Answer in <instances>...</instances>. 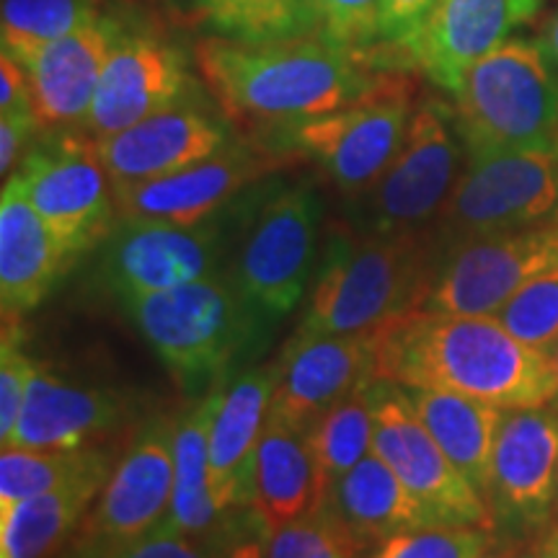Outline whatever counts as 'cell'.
Returning a JSON list of instances; mask_svg holds the SVG:
<instances>
[{
  "label": "cell",
  "instance_id": "cell-1",
  "mask_svg": "<svg viewBox=\"0 0 558 558\" xmlns=\"http://www.w3.org/2000/svg\"><path fill=\"white\" fill-rule=\"evenodd\" d=\"M375 380L471 396L505 411L543 409L558 383L548 354L494 316L409 311L375 329Z\"/></svg>",
  "mask_w": 558,
  "mask_h": 558
},
{
  "label": "cell",
  "instance_id": "cell-2",
  "mask_svg": "<svg viewBox=\"0 0 558 558\" xmlns=\"http://www.w3.org/2000/svg\"><path fill=\"white\" fill-rule=\"evenodd\" d=\"M202 81L228 120L243 128L284 130L352 107L388 75L320 37L246 41L202 39L194 47Z\"/></svg>",
  "mask_w": 558,
  "mask_h": 558
},
{
  "label": "cell",
  "instance_id": "cell-3",
  "mask_svg": "<svg viewBox=\"0 0 558 558\" xmlns=\"http://www.w3.org/2000/svg\"><path fill=\"white\" fill-rule=\"evenodd\" d=\"M432 254L429 230L393 235L333 230L295 333H369L422 308L435 275Z\"/></svg>",
  "mask_w": 558,
  "mask_h": 558
},
{
  "label": "cell",
  "instance_id": "cell-4",
  "mask_svg": "<svg viewBox=\"0 0 558 558\" xmlns=\"http://www.w3.org/2000/svg\"><path fill=\"white\" fill-rule=\"evenodd\" d=\"M452 99L469 158L558 148V70L538 41H501L465 70Z\"/></svg>",
  "mask_w": 558,
  "mask_h": 558
},
{
  "label": "cell",
  "instance_id": "cell-5",
  "mask_svg": "<svg viewBox=\"0 0 558 558\" xmlns=\"http://www.w3.org/2000/svg\"><path fill=\"white\" fill-rule=\"evenodd\" d=\"M124 311L173 380L186 390L213 388L259 337L264 318L230 277L124 300Z\"/></svg>",
  "mask_w": 558,
  "mask_h": 558
},
{
  "label": "cell",
  "instance_id": "cell-6",
  "mask_svg": "<svg viewBox=\"0 0 558 558\" xmlns=\"http://www.w3.org/2000/svg\"><path fill=\"white\" fill-rule=\"evenodd\" d=\"M320 218L324 202L305 179L259 186L241 205L228 277L264 318L288 316L308 292Z\"/></svg>",
  "mask_w": 558,
  "mask_h": 558
},
{
  "label": "cell",
  "instance_id": "cell-7",
  "mask_svg": "<svg viewBox=\"0 0 558 558\" xmlns=\"http://www.w3.org/2000/svg\"><path fill=\"white\" fill-rule=\"evenodd\" d=\"M411 114V83L388 75L378 90L352 107L277 130L271 148L313 160L333 190L357 202L399 153Z\"/></svg>",
  "mask_w": 558,
  "mask_h": 558
},
{
  "label": "cell",
  "instance_id": "cell-8",
  "mask_svg": "<svg viewBox=\"0 0 558 558\" xmlns=\"http://www.w3.org/2000/svg\"><path fill=\"white\" fill-rule=\"evenodd\" d=\"M558 209V148L469 158L448 202L432 222L437 251L488 235L514 233Z\"/></svg>",
  "mask_w": 558,
  "mask_h": 558
},
{
  "label": "cell",
  "instance_id": "cell-9",
  "mask_svg": "<svg viewBox=\"0 0 558 558\" xmlns=\"http://www.w3.org/2000/svg\"><path fill=\"white\" fill-rule=\"evenodd\" d=\"M11 177L73 262L117 228L114 184L86 132L54 130L32 145Z\"/></svg>",
  "mask_w": 558,
  "mask_h": 558
},
{
  "label": "cell",
  "instance_id": "cell-10",
  "mask_svg": "<svg viewBox=\"0 0 558 558\" xmlns=\"http://www.w3.org/2000/svg\"><path fill=\"white\" fill-rule=\"evenodd\" d=\"M463 143L452 109L422 101L411 114L399 153L365 197L357 199L365 233H424L460 179Z\"/></svg>",
  "mask_w": 558,
  "mask_h": 558
},
{
  "label": "cell",
  "instance_id": "cell-11",
  "mask_svg": "<svg viewBox=\"0 0 558 558\" xmlns=\"http://www.w3.org/2000/svg\"><path fill=\"white\" fill-rule=\"evenodd\" d=\"M173 418L153 416L135 432L70 541L68 558H109L166 520L173 497Z\"/></svg>",
  "mask_w": 558,
  "mask_h": 558
},
{
  "label": "cell",
  "instance_id": "cell-12",
  "mask_svg": "<svg viewBox=\"0 0 558 558\" xmlns=\"http://www.w3.org/2000/svg\"><path fill=\"white\" fill-rule=\"evenodd\" d=\"M375 435L373 452L409 488L429 525L492 527L484 494L460 473L429 435L407 388L388 380L373 383Z\"/></svg>",
  "mask_w": 558,
  "mask_h": 558
},
{
  "label": "cell",
  "instance_id": "cell-13",
  "mask_svg": "<svg viewBox=\"0 0 558 558\" xmlns=\"http://www.w3.org/2000/svg\"><path fill=\"white\" fill-rule=\"evenodd\" d=\"M422 311L445 316H497L530 279L558 267V218L514 233L488 235L445 251Z\"/></svg>",
  "mask_w": 558,
  "mask_h": 558
},
{
  "label": "cell",
  "instance_id": "cell-14",
  "mask_svg": "<svg viewBox=\"0 0 558 558\" xmlns=\"http://www.w3.org/2000/svg\"><path fill=\"white\" fill-rule=\"evenodd\" d=\"M226 259V228L209 218L199 226L124 218L101 243L99 275L111 295L135 300L215 277Z\"/></svg>",
  "mask_w": 558,
  "mask_h": 558
},
{
  "label": "cell",
  "instance_id": "cell-15",
  "mask_svg": "<svg viewBox=\"0 0 558 558\" xmlns=\"http://www.w3.org/2000/svg\"><path fill=\"white\" fill-rule=\"evenodd\" d=\"M288 153L269 145L230 140L218 153L171 177L114 190L117 215L199 226L226 209L243 190L254 186L284 163Z\"/></svg>",
  "mask_w": 558,
  "mask_h": 558
},
{
  "label": "cell",
  "instance_id": "cell-16",
  "mask_svg": "<svg viewBox=\"0 0 558 558\" xmlns=\"http://www.w3.org/2000/svg\"><path fill=\"white\" fill-rule=\"evenodd\" d=\"M275 373L269 416L308 432L333 403L375 380V331L292 333Z\"/></svg>",
  "mask_w": 558,
  "mask_h": 558
},
{
  "label": "cell",
  "instance_id": "cell-17",
  "mask_svg": "<svg viewBox=\"0 0 558 558\" xmlns=\"http://www.w3.org/2000/svg\"><path fill=\"white\" fill-rule=\"evenodd\" d=\"M230 143L226 122L197 101V90L160 109L148 120L96 140L99 158L114 190L171 177L199 163Z\"/></svg>",
  "mask_w": 558,
  "mask_h": 558
},
{
  "label": "cell",
  "instance_id": "cell-18",
  "mask_svg": "<svg viewBox=\"0 0 558 558\" xmlns=\"http://www.w3.org/2000/svg\"><path fill=\"white\" fill-rule=\"evenodd\" d=\"M194 90L184 60L153 34L114 39L81 130L104 140L169 109Z\"/></svg>",
  "mask_w": 558,
  "mask_h": 558
},
{
  "label": "cell",
  "instance_id": "cell-19",
  "mask_svg": "<svg viewBox=\"0 0 558 558\" xmlns=\"http://www.w3.org/2000/svg\"><path fill=\"white\" fill-rule=\"evenodd\" d=\"M135 393L96 386L60 375L50 365H37L26 390L16 429L3 448L81 450L135 416Z\"/></svg>",
  "mask_w": 558,
  "mask_h": 558
},
{
  "label": "cell",
  "instance_id": "cell-20",
  "mask_svg": "<svg viewBox=\"0 0 558 558\" xmlns=\"http://www.w3.org/2000/svg\"><path fill=\"white\" fill-rule=\"evenodd\" d=\"M558 494V414L514 409L501 416L488 501L507 522L538 527Z\"/></svg>",
  "mask_w": 558,
  "mask_h": 558
},
{
  "label": "cell",
  "instance_id": "cell-21",
  "mask_svg": "<svg viewBox=\"0 0 558 558\" xmlns=\"http://www.w3.org/2000/svg\"><path fill=\"white\" fill-rule=\"evenodd\" d=\"M275 365L222 378L209 424V494L222 514L251 509L256 452L275 396Z\"/></svg>",
  "mask_w": 558,
  "mask_h": 558
},
{
  "label": "cell",
  "instance_id": "cell-22",
  "mask_svg": "<svg viewBox=\"0 0 558 558\" xmlns=\"http://www.w3.org/2000/svg\"><path fill=\"white\" fill-rule=\"evenodd\" d=\"M543 0H439L411 45L409 58L424 75L456 94L465 70L497 50L518 26L527 24Z\"/></svg>",
  "mask_w": 558,
  "mask_h": 558
},
{
  "label": "cell",
  "instance_id": "cell-23",
  "mask_svg": "<svg viewBox=\"0 0 558 558\" xmlns=\"http://www.w3.org/2000/svg\"><path fill=\"white\" fill-rule=\"evenodd\" d=\"M114 39V26L94 19L68 37L47 45L29 65H24L32 83V107L41 130L81 128Z\"/></svg>",
  "mask_w": 558,
  "mask_h": 558
},
{
  "label": "cell",
  "instance_id": "cell-24",
  "mask_svg": "<svg viewBox=\"0 0 558 558\" xmlns=\"http://www.w3.org/2000/svg\"><path fill=\"white\" fill-rule=\"evenodd\" d=\"M73 267L47 222L21 192L16 179H5L0 194V303L3 316L19 318L47 300L54 284Z\"/></svg>",
  "mask_w": 558,
  "mask_h": 558
},
{
  "label": "cell",
  "instance_id": "cell-25",
  "mask_svg": "<svg viewBox=\"0 0 558 558\" xmlns=\"http://www.w3.org/2000/svg\"><path fill=\"white\" fill-rule=\"evenodd\" d=\"M324 501L308 435L267 416V427L256 452L254 499H251V509L264 530L275 533L288 522L316 512Z\"/></svg>",
  "mask_w": 558,
  "mask_h": 558
},
{
  "label": "cell",
  "instance_id": "cell-26",
  "mask_svg": "<svg viewBox=\"0 0 558 558\" xmlns=\"http://www.w3.org/2000/svg\"><path fill=\"white\" fill-rule=\"evenodd\" d=\"M326 507L344 522L362 550L378 548L383 541L403 530L429 525L427 514L409 488L375 452L362 458L329 488Z\"/></svg>",
  "mask_w": 558,
  "mask_h": 558
},
{
  "label": "cell",
  "instance_id": "cell-27",
  "mask_svg": "<svg viewBox=\"0 0 558 558\" xmlns=\"http://www.w3.org/2000/svg\"><path fill=\"white\" fill-rule=\"evenodd\" d=\"M114 465L88 471L52 492L0 509V558H50L70 546Z\"/></svg>",
  "mask_w": 558,
  "mask_h": 558
},
{
  "label": "cell",
  "instance_id": "cell-28",
  "mask_svg": "<svg viewBox=\"0 0 558 558\" xmlns=\"http://www.w3.org/2000/svg\"><path fill=\"white\" fill-rule=\"evenodd\" d=\"M407 393L445 456L486 499L492 486L494 442L505 409L450 390L407 388Z\"/></svg>",
  "mask_w": 558,
  "mask_h": 558
},
{
  "label": "cell",
  "instance_id": "cell-29",
  "mask_svg": "<svg viewBox=\"0 0 558 558\" xmlns=\"http://www.w3.org/2000/svg\"><path fill=\"white\" fill-rule=\"evenodd\" d=\"M220 383L207 388V393L192 403L173 427V497L169 514L160 525L186 535L213 533L226 518L209 494V424Z\"/></svg>",
  "mask_w": 558,
  "mask_h": 558
},
{
  "label": "cell",
  "instance_id": "cell-30",
  "mask_svg": "<svg viewBox=\"0 0 558 558\" xmlns=\"http://www.w3.org/2000/svg\"><path fill=\"white\" fill-rule=\"evenodd\" d=\"M373 383L341 399L339 403L318 416L311 424L308 445L316 460V471L324 497H329V488L352 471L362 458L373 452V435H375V401H373ZM326 505V501H324Z\"/></svg>",
  "mask_w": 558,
  "mask_h": 558
},
{
  "label": "cell",
  "instance_id": "cell-31",
  "mask_svg": "<svg viewBox=\"0 0 558 558\" xmlns=\"http://www.w3.org/2000/svg\"><path fill=\"white\" fill-rule=\"evenodd\" d=\"M114 465L111 452L101 448L81 450H24L3 448L0 456V509L52 492L83 473Z\"/></svg>",
  "mask_w": 558,
  "mask_h": 558
},
{
  "label": "cell",
  "instance_id": "cell-32",
  "mask_svg": "<svg viewBox=\"0 0 558 558\" xmlns=\"http://www.w3.org/2000/svg\"><path fill=\"white\" fill-rule=\"evenodd\" d=\"M94 19L90 0H3V52L29 65L47 45Z\"/></svg>",
  "mask_w": 558,
  "mask_h": 558
},
{
  "label": "cell",
  "instance_id": "cell-33",
  "mask_svg": "<svg viewBox=\"0 0 558 558\" xmlns=\"http://www.w3.org/2000/svg\"><path fill=\"white\" fill-rule=\"evenodd\" d=\"M220 37L267 41L313 37L311 0H197Z\"/></svg>",
  "mask_w": 558,
  "mask_h": 558
},
{
  "label": "cell",
  "instance_id": "cell-34",
  "mask_svg": "<svg viewBox=\"0 0 558 558\" xmlns=\"http://www.w3.org/2000/svg\"><path fill=\"white\" fill-rule=\"evenodd\" d=\"M494 318L522 344L548 354L558 341V267L530 279Z\"/></svg>",
  "mask_w": 558,
  "mask_h": 558
},
{
  "label": "cell",
  "instance_id": "cell-35",
  "mask_svg": "<svg viewBox=\"0 0 558 558\" xmlns=\"http://www.w3.org/2000/svg\"><path fill=\"white\" fill-rule=\"evenodd\" d=\"M313 37H320L354 58L373 62L383 39V0H311Z\"/></svg>",
  "mask_w": 558,
  "mask_h": 558
},
{
  "label": "cell",
  "instance_id": "cell-36",
  "mask_svg": "<svg viewBox=\"0 0 558 558\" xmlns=\"http://www.w3.org/2000/svg\"><path fill=\"white\" fill-rule=\"evenodd\" d=\"M362 546L329 507L269 533L267 558H357Z\"/></svg>",
  "mask_w": 558,
  "mask_h": 558
},
{
  "label": "cell",
  "instance_id": "cell-37",
  "mask_svg": "<svg viewBox=\"0 0 558 558\" xmlns=\"http://www.w3.org/2000/svg\"><path fill=\"white\" fill-rule=\"evenodd\" d=\"M488 548L486 527L424 525L383 541L369 558H486Z\"/></svg>",
  "mask_w": 558,
  "mask_h": 558
},
{
  "label": "cell",
  "instance_id": "cell-38",
  "mask_svg": "<svg viewBox=\"0 0 558 558\" xmlns=\"http://www.w3.org/2000/svg\"><path fill=\"white\" fill-rule=\"evenodd\" d=\"M34 373H37V362L24 349L16 318L5 316L3 344H0V442L3 445H9L16 429Z\"/></svg>",
  "mask_w": 558,
  "mask_h": 558
},
{
  "label": "cell",
  "instance_id": "cell-39",
  "mask_svg": "<svg viewBox=\"0 0 558 558\" xmlns=\"http://www.w3.org/2000/svg\"><path fill=\"white\" fill-rule=\"evenodd\" d=\"M226 525L228 522H222L218 530L207 535H186L173 527L158 525L109 558H213L226 535Z\"/></svg>",
  "mask_w": 558,
  "mask_h": 558
},
{
  "label": "cell",
  "instance_id": "cell-40",
  "mask_svg": "<svg viewBox=\"0 0 558 558\" xmlns=\"http://www.w3.org/2000/svg\"><path fill=\"white\" fill-rule=\"evenodd\" d=\"M437 5L439 0H383V41L409 52Z\"/></svg>",
  "mask_w": 558,
  "mask_h": 558
},
{
  "label": "cell",
  "instance_id": "cell-41",
  "mask_svg": "<svg viewBox=\"0 0 558 558\" xmlns=\"http://www.w3.org/2000/svg\"><path fill=\"white\" fill-rule=\"evenodd\" d=\"M39 120L34 111H13V114H0V173L9 179L21 166L26 153L34 145Z\"/></svg>",
  "mask_w": 558,
  "mask_h": 558
},
{
  "label": "cell",
  "instance_id": "cell-42",
  "mask_svg": "<svg viewBox=\"0 0 558 558\" xmlns=\"http://www.w3.org/2000/svg\"><path fill=\"white\" fill-rule=\"evenodd\" d=\"M267 541L269 533L251 509L243 520H228L226 535L213 558H267Z\"/></svg>",
  "mask_w": 558,
  "mask_h": 558
},
{
  "label": "cell",
  "instance_id": "cell-43",
  "mask_svg": "<svg viewBox=\"0 0 558 558\" xmlns=\"http://www.w3.org/2000/svg\"><path fill=\"white\" fill-rule=\"evenodd\" d=\"M34 111L32 83L26 68L11 54H0V114Z\"/></svg>",
  "mask_w": 558,
  "mask_h": 558
},
{
  "label": "cell",
  "instance_id": "cell-44",
  "mask_svg": "<svg viewBox=\"0 0 558 558\" xmlns=\"http://www.w3.org/2000/svg\"><path fill=\"white\" fill-rule=\"evenodd\" d=\"M543 54H546L550 65L558 70V11L550 16V21L546 24V29H543L541 39H538Z\"/></svg>",
  "mask_w": 558,
  "mask_h": 558
},
{
  "label": "cell",
  "instance_id": "cell-45",
  "mask_svg": "<svg viewBox=\"0 0 558 558\" xmlns=\"http://www.w3.org/2000/svg\"><path fill=\"white\" fill-rule=\"evenodd\" d=\"M497 558H550V556L546 554V548H543V543L538 541V543H522V546L509 548Z\"/></svg>",
  "mask_w": 558,
  "mask_h": 558
},
{
  "label": "cell",
  "instance_id": "cell-46",
  "mask_svg": "<svg viewBox=\"0 0 558 558\" xmlns=\"http://www.w3.org/2000/svg\"><path fill=\"white\" fill-rule=\"evenodd\" d=\"M541 543H543V548H546V554L550 558H558V527L550 530V533Z\"/></svg>",
  "mask_w": 558,
  "mask_h": 558
},
{
  "label": "cell",
  "instance_id": "cell-47",
  "mask_svg": "<svg viewBox=\"0 0 558 558\" xmlns=\"http://www.w3.org/2000/svg\"><path fill=\"white\" fill-rule=\"evenodd\" d=\"M548 360H550V367H554V375H556V383H558V341L554 344V349L548 352ZM558 401V396H556Z\"/></svg>",
  "mask_w": 558,
  "mask_h": 558
},
{
  "label": "cell",
  "instance_id": "cell-48",
  "mask_svg": "<svg viewBox=\"0 0 558 558\" xmlns=\"http://www.w3.org/2000/svg\"><path fill=\"white\" fill-rule=\"evenodd\" d=\"M554 218H558V209H556V215H554Z\"/></svg>",
  "mask_w": 558,
  "mask_h": 558
},
{
  "label": "cell",
  "instance_id": "cell-49",
  "mask_svg": "<svg viewBox=\"0 0 558 558\" xmlns=\"http://www.w3.org/2000/svg\"><path fill=\"white\" fill-rule=\"evenodd\" d=\"M556 497H558V494H556Z\"/></svg>",
  "mask_w": 558,
  "mask_h": 558
}]
</instances>
